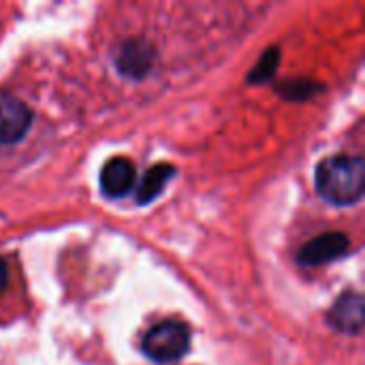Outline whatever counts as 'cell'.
Masks as SVG:
<instances>
[{"mask_svg":"<svg viewBox=\"0 0 365 365\" xmlns=\"http://www.w3.org/2000/svg\"><path fill=\"white\" fill-rule=\"evenodd\" d=\"M365 165L361 156H331L317 167V190L334 205H353L364 195Z\"/></svg>","mask_w":365,"mask_h":365,"instance_id":"6da1fadb","label":"cell"},{"mask_svg":"<svg viewBox=\"0 0 365 365\" xmlns=\"http://www.w3.org/2000/svg\"><path fill=\"white\" fill-rule=\"evenodd\" d=\"M141 349L145 357L152 359L154 364L180 361L190 349V331L186 325L175 321L160 323L143 336Z\"/></svg>","mask_w":365,"mask_h":365,"instance_id":"7a4b0ae2","label":"cell"},{"mask_svg":"<svg viewBox=\"0 0 365 365\" xmlns=\"http://www.w3.org/2000/svg\"><path fill=\"white\" fill-rule=\"evenodd\" d=\"M32 126L30 107L13 96L11 92L0 90V143H17L26 137Z\"/></svg>","mask_w":365,"mask_h":365,"instance_id":"3957f363","label":"cell"},{"mask_svg":"<svg viewBox=\"0 0 365 365\" xmlns=\"http://www.w3.org/2000/svg\"><path fill=\"white\" fill-rule=\"evenodd\" d=\"M349 246H351V242L344 233H325V235H319L312 242H308L299 250L297 259L302 265L317 267V265H325L329 261L344 257L349 252Z\"/></svg>","mask_w":365,"mask_h":365,"instance_id":"277c9868","label":"cell"},{"mask_svg":"<svg viewBox=\"0 0 365 365\" xmlns=\"http://www.w3.org/2000/svg\"><path fill=\"white\" fill-rule=\"evenodd\" d=\"M135 180H137L135 165L124 156L111 158L101 171V188L111 199H120L128 195L135 186Z\"/></svg>","mask_w":365,"mask_h":365,"instance_id":"5b68a950","label":"cell"},{"mask_svg":"<svg viewBox=\"0 0 365 365\" xmlns=\"http://www.w3.org/2000/svg\"><path fill=\"white\" fill-rule=\"evenodd\" d=\"M327 321L342 334H359L364 327V297L359 293H344L334 304Z\"/></svg>","mask_w":365,"mask_h":365,"instance_id":"8992f818","label":"cell"},{"mask_svg":"<svg viewBox=\"0 0 365 365\" xmlns=\"http://www.w3.org/2000/svg\"><path fill=\"white\" fill-rule=\"evenodd\" d=\"M152 58H154V53H152L150 45L143 43V41H135V43H128V45L124 47V51H122L120 58H118V66H120V71L126 73V75L141 77V75L150 68Z\"/></svg>","mask_w":365,"mask_h":365,"instance_id":"52a82bcc","label":"cell"},{"mask_svg":"<svg viewBox=\"0 0 365 365\" xmlns=\"http://www.w3.org/2000/svg\"><path fill=\"white\" fill-rule=\"evenodd\" d=\"M175 175V169L167 163L163 165H154L141 180L139 188H137V203H150L154 201L163 188L167 186V182Z\"/></svg>","mask_w":365,"mask_h":365,"instance_id":"ba28073f","label":"cell"},{"mask_svg":"<svg viewBox=\"0 0 365 365\" xmlns=\"http://www.w3.org/2000/svg\"><path fill=\"white\" fill-rule=\"evenodd\" d=\"M278 60H280V53H278V49H269L267 53H263V58L259 60V64L255 66V71L250 73V77H248V79H250L252 83L267 81V79L274 75Z\"/></svg>","mask_w":365,"mask_h":365,"instance_id":"9c48e42d","label":"cell"},{"mask_svg":"<svg viewBox=\"0 0 365 365\" xmlns=\"http://www.w3.org/2000/svg\"><path fill=\"white\" fill-rule=\"evenodd\" d=\"M6 280H9V276H6V265H4V261L0 259V293H2L4 287H6Z\"/></svg>","mask_w":365,"mask_h":365,"instance_id":"30bf717a","label":"cell"}]
</instances>
